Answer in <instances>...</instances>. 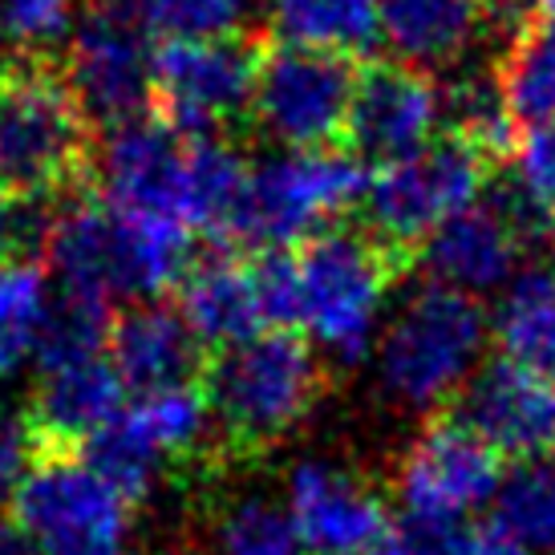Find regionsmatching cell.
<instances>
[{
  "mask_svg": "<svg viewBox=\"0 0 555 555\" xmlns=\"http://www.w3.org/2000/svg\"><path fill=\"white\" fill-rule=\"evenodd\" d=\"M98 126L53 53L13 49L0 62V186L21 203L93 191Z\"/></svg>",
  "mask_w": 555,
  "mask_h": 555,
  "instance_id": "6da1fadb",
  "label": "cell"
},
{
  "mask_svg": "<svg viewBox=\"0 0 555 555\" xmlns=\"http://www.w3.org/2000/svg\"><path fill=\"white\" fill-rule=\"evenodd\" d=\"M524 219L515 216L503 199L475 203L459 216H450L426 240L422 260H426L438 284L478 296L511 280L519 251H524Z\"/></svg>",
  "mask_w": 555,
  "mask_h": 555,
  "instance_id": "ac0fdd59",
  "label": "cell"
},
{
  "mask_svg": "<svg viewBox=\"0 0 555 555\" xmlns=\"http://www.w3.org/2000/svg\"><path fill=\"white\" fill-rule=\"evenodd\" d=\"M122 410L126 386L109 365V357L41 373L25 405L33 459L37 454H86V447L109 422H118Z\"/></svg>",
  "mask_w": 555,
  "mask_h": 555,
  "instance_id": "9a60e30c",
  "label": "cell"
},
{
  "mask_svg": "<svg viewBox=\"0 0 555 555\" xmlns=\"http://www.w3.org/2000/svg\"><path fill=\"white\" fill-rule=\"evenodd\" d=\"M46 223H49V216L41 207L13 199V195L0 186V260H9V256H37L33 244L41 247Z\"/></svg>",
  "mask_w": 555,
  "mask_h": 555,
  "instance_id": "836d02e7",
  "label": "cell"
},
{
  "mask_svg": "<svg viewBox=\"0 0 555 555\" xmlns=\"http://www.w3.org/2000/svg\"><path fill=\"white\" fill-rule=\"evenodd\" d=\"M370 175L349 151H296L247 170L223 244L247 256L296 251L312 235L337 228L333 219L361 207Z\"/></svg>",
  "mask_w": 555,
  "mask_h": 555,
  "instance_id": "3957f363",
  "label": "cell"
},
{
  "mask_svg": "<svg viewBox=\"0 0 555 555\" xmlns=\"http://www.w3.org/2000/svg\"><path fill=\"white\" fill-rule=\"evenodd\" d=\"M49 317V280L41 256L0 260V377H13L29 357Z\"/></svg>",
  "mask_w": 555,
  "mask_h": 555,
  "instance_id": "484cf974",
  "label": "cell"
},
{
  "mask_svg": "<svg viewBox=\"0 0 555 555\" xmlns=\"http://www.w3.org/2000/svg\"><path fill=\"white\" fill-rule=\"evenodd\" d=\"M491 170L494 163L475 146L442 134L410 158L377 167L361 199V232L386 247L401 268H410L450 216L475 207Z\"/></svg>",
  "mask_w": 555,
  "mask_h": 555,
  "instance_id": "5b68a950",
  "label": "cell"
},
{
  "mask_svg": "<svg viewBox=\"0 0 555 555\" xmlns=\"http://www.w3.org/2000/svg\"><path fill=\"white\" fill-rule=\"evenodd\" d=\"M0 555H33L29 540L13 527V519H0Z\"/></svg>",
  "mask_w": 555,
  "mask_h": 555,
  "instance_id": "f35d334b",
  "label": "cell"
},
{
  "mask_svg": "<svg viewBox=\"0 0 555 555\" xmlns=\"http://www.w3.org/2000/svg\"><path fill=\"white\" fill-rule=\"evenodd\" d=\"M442 122V93L426 69L398 57H365L357 65L353 102L345 122V151L353 158L389 167L430 146Z\"/></svg>",
  "mask_w": 555,
  "mask_h": 555,
  "instance_id": "7c38bea8",
  "label": "cell"
},
{
  "mask_svg": "<svg viewBox=\"0 0 555 555\" xmlns=\"http://www.w3.org/2000/svg\"><path fill=\"white\" fill-rule=\"evenodd\" d=\"M272 37L357 57L377 37V0H268Z\"/></svg>",
  "mask_w": 555,
  "mask_h": 555,
  "instance_id": "603a6c76",
  "label": "cell"
},
{
  "mask_svg": "<svg viewBox=\"0 0 555 555\" xmlns=\"http://www.w3.org/2000/svg\"><path fill=\"white\" fill-rule=\"evenodd\" d=\"M524 228L555 219V126H527L511 151V195H503Z\"/></svg>",
  "mask_w": 555,
  "mask_h": 555,
  "instance_id": "f546056e",
  "label": "cell"
},
{
  "mask_svg": "<svg viewBox=\"0 0 555 555\" xmlns=\"http://www.w3.org/2000/svg\"><path fill=\"white\" fill-rule=\"evenodd\" d=\"M552 260H555V232H552Z\"/></svg>",
  "mask_w": 555,
  "mask_h": 555,
  "instance_id": "60d3db41",
  "label": "cell"
},
{
  "mask_svg": "<svg viewBox=\"0 0 555 555\" xmlns=\"http://www.w3.org/2000/svg\"><path fill=\"white\" fill-rule=\"evenodd\" d=\"M450 555H535L527 543H519L503 524H475L454 531V552Z\"/></svg>",
  "mask_w": 555,
  "mask_h": 555,
  "instance_id": "74e56055",
  "label": "cell"
},
{
  "mask_svg": "<svg viewBox=\"0 0 555 555\" xmlns=\"http://www.w3.org/2000/svg\"><path fill=\"white\" fill-rule=\"evenodd\" d=\"M247 170L251 167L228 139H191L183 195V223L191 232L199 228V232L223 240L235 203L244 195Z\"/></svg>",
  "mask_w": 555,
  "mask_h": 555,
  "instance_id": "cb8c5ba5",
  "label": "cell"
},
{
  "mask_svg": "<svg viewBox=\"0 0 555 555\" xmlns=\"http://www.w3.org/2000/svg\"><path fill=\"white\" fill-rule=\"evenodd\" d=\"M377 33L398 62L442 69L487 37V0H377Z\"/></svg>",
  "mask_w": 555,
  "mask_h": 555,
  "instance_id": "ffe728a7",
  "label": "cell"
},
{
  "mask_svg": "<svg viewBox=\"0 0 555 555\" xmlns=\"http://www.w3.org/2000/svg\"><path fill=\"white\" fill-rule=\"evenodd\" d=\"M293 256L300 280V328L349 361L361 357L370 349L389 288L405 268L361 228L340 223L312 235Z\"/></svg>",
  "mask_w": 555,
  "mask_h": 555,
  "instance_id": "52a82bcc",
  "label": "cell"
},
{
  "mask_svg": "<svg viewBox=\"0 0 555 555\" xmlns=\"http://www.w3.org/2000/svg\"><path fill=\"white\" fill-rule=\"evenodd\" d=\"M223 555H305L293 519L268 499H244L219 527Z\"/></svg>",
  "mask_w": 555,
  "mask_h": 555,
  "instance_id": "4dcf8cb0",
  "label": "cell"
},
{
  "mask_svg": "<svg viewBox=\"0 0 555 555\" xmlns=\"http://www.w3.org/2000/svg\"><path fill=\"white\" fill-rule=\"evenodd\" d=\"M9 515L33 555H126L130 503L81 454H37Z\"/></svg>",
  "mask_w": 555,
  "mask_h": 555,
  "instance_id": "ba28073f",
  "label": "cell"
},
{
  "mask_svg": "<svg viewBox=\"0 0 555 555\" xmlns=\"http://www.w3.org/2000/svg\"><path fill=\"white\" fill-rule=\"evenodd\" d=\"M175 296H179L183 321L191 324V333L203 340L207 353L268 333L260 296H256V276H251V256L216 251V256L191 260Z\"/></svg>",
  "mask_w": 555,
  "mask_h": 555,
  "instance_id": "d6986e66",
  "label": "cell"
},
{
  "mask_svg": "<svg viewBox=\"0 0 555 555\" xmlns=\"http://www.w3.org/2000/svg\"><path fill=\"white\" fill-rule=\"evenodd\" d=\"M155 49L151 21L130 0H86L62 65L93 126L109 130L151 114Z\"/></svg>",
  "mask_w": 555,
  "mask_h": 555,
  "instance_id": "9c48e42d",
  "label": "cell"
},
{
  "mask_svg": "<svg viewBox=\"0 0 555 555\" xmlns=\"http://www.w3.org/2000/svg\"><path fill=\"white\" fill-rule=\"evenodd\" d=\"M186 151H191V139H183L175 126H167L155 114L109 126L106 139H98L93 191L114 211L163 216L183 223Z\"/></svg>",
  "mask_w": 555,
  "mask_h": 555,
  "instance_id": "4fadbf2b",
  "label": "cell"
},
{
  "mask_svg": "<svg viewBox=\"0 0 555 555\" xmlns=\"http://www.w3.org/2000/svg\"><path fill=\"white\" fill-rule=\"evenodd\" d=\"M247 0H142L146 21L167 37H223L244 29Z\"/></svg>",
  "mask_w": 555,
  "mask_h": 555,
  "instance_id": "d6a6232c",
  "label": "cell"
},
{
  "mask_svg": "<svg viewBox=\"0 0 555 555\" xmlns=\"http://www.w3.org/2000/svg\"><path fill=\"white\" fill-rule=\"evenodd\" d=\"M357 57L268 41L251 122L293 151H345Z\"/></svg>",
  "mask_w": 555,
  "mask_h": 555,
  "instance_id": "30bf717a",
  "label": "cell"
},
{
  "mask_svg": "<svg viewBox=\"0 0 555 555\" xmlns=\"http://www.w3.org/2000/svg\"><path fill=\"white\" fill-rule=\"evenodd\" d=\"M442 414L463 422L507 463H531L555 454V389L543 377L515 370L507 361H491L459 389Z\"/></svg>",
  "mask_w": 555,
  "mask_h": 555,
  "instance_id": "5bb4252c",
  "label": "cell"
},
{
  "mask_svg": "<svg viewBox=\"0 0 555 555\" xmlns=\"http://www.w3.org/2000/svg\"><path fill=\"white\" fill-rule=\"evenodd\" d=\"M438 93H442V122H447L450 139H463L494 167L503 158H511L519 126H515L507 102H503L499 74H482V69L463 74Z\"/></svg>",
  "mask_w": 555,
  "mask_h": 555,
  "instance_id": "d4e9b609",
  "label": "cell"
},
{
  "mask_svg": "<svg viewBox=\"0 0 555 555\" xmlns=\"http://www.w3.org/2000/svg\"><path fill=\"white\" fill-rule=\"evenodd\" d=\"M494 74L515 126H555V29L540 25L519 37Z\"/></svg>",
  "mask_w": 555,
  "mask_h": 555,
  "instance_id": "83f0119b",
  "label": "cell"
},
{
  "mask_svg": "<svg viewBox=\"0 0 555 555\" xmlns=\"http://www.w3.org/2000/svg\"><path fill=\"white\" fill-rule=\"evenodd\" d=\"M78 0H0V37L13 49L49 53V46L74 29Z\"/></svg>",
  "mask_w": 555,
  "mask_h": 555,
  "instance_id": "1f68e13d",
  "label": "cell"
},
{
  "mask_svg": "<svg viewBox=\"0 0 555 555\" xmlns=\"http://www.w3.org/2000/svg\"><path fill=\"white\" fill-rule=\"evenodd\" d=\"M503 459L450 414H434L398 466V499L405 519L454 527L499 499Z\"/></svg>",
  "mask_w": 555,
  "mask_h": 555,
  "instance_id": "8fae6325",
  "label": "cell"
},
{
  "mask_svg": "<svg viewBox=\"0 0 555 555\" xmlns=\"http://www.w3.org/2000/svg\"><path fill=\"white\" fill-rule=\"evenodd\" d=\"M288 519L305 555H361L389 531L382 494L324 463L300 466L293 475Z\"/></svg>",
  "mask_w": 555,
  "mask_h": 555,
  "instance_id": "2e32d148",
  "label": "cell"
},
{
  "mask_svg": "<svg viewBox=\"0 0 555 555\" xmlns=\"http://www.w3.org/2000/svg\"><path fill=\"white\" fill-rule=\"evenodd\" d=\"M487 345V312L478 296L430 280L401 300L382 333L377 365L382 382L414 410H447L459 389L475 377L478 353Z\"/></svg>",
  "mask_w": 555,
  "mask_h": 555,
  "instance_id": "277c9868",
  "label": "cell"
},
{
  "mask_svg": "<svg viewBox=\"0 0 555 555\" xmlns=\"http://www.w3.org/2000/svg\"><path fill=\"white\" fill-rule=\"evenodd\" d=\"M33 463L29 430H25V414H16L13 405L0 401V503H9L16 482L25 478Z\"/></svg>",
  "mask_w": 555,
  "mask_h": 555,
  "instance_id": "d590c367",
  "label": "cell"
},
{
  "mask_svg": "<svg viewBox=\"0 0 555 555\" xmlns=\"http://www.w3.org/2000/svg\"><path fill=\"white\" fill-rule=\"evenodd\" d=\"M454 531L459 527H426L405 519V524H389L386 535L361 555H450L454 552Z\"/></svg>",
  "mask_w": 555,
  "mask_h": 555,
  "instance_id": "e575fe53",
  "label": "cell"
},
{
  "mask_svg": "<svg viewBox=\"0 0 555 555\" xmlns=\"http://www.w3.org/2000/svg\"><path fill=\"white\" fill-rule=\"evenodd\" d=\"M543 25V0H487V33L511 49L519 37Z\"/></svg>",
  "mask_w": 555,
  "mask_h": 555,
  "instance_id": "8d00e7d4",
  "label": "cell"
},
{
  "mask_svg": "<svg viewBox=\"0 0 555 555\" xmlns=\"http://www.w3.org/2000/svg\"><path fill=\"white\" fill-rule=\"evenodd\" d=\"M199 386L211 405L219 454L256 459L280 447L317 410L324 365L305 333L268 328L207 357Z\"/></svg>",
  "mask_w": 555,
  "mask_h": 555,
  "instance_id": "7a4b0ae2",
  "label": "cell"
},
{
  "mask_svg": "<svg viewBox=\"0 0 555 555\" xmlns=\"http://www.w3.org/2000/svg\"><path fill=\"white\" fill-rule=\"evenodd\" d=\"M272 33L235 29L223 37H167L155 49L151 114L183 139H228L251 122L256 81Z\"/></svg>",
  "mask_w": 555,
  "mask_h": 555,
  "instance_id": "8992f818",
  "label": "cell"
},
{
  "mask_svg": "<svg viewBox=\"0 0 555 555\" xmlns=\"http://www.w3.org/2000/svg\"><path fill=\"white\" fill-rule=\"evenodd\" d=\"M543 25L555 29V0H543Z\"/></svg>",
  "mask_w": 555,
  "mask_h": 555,
  "instance_id": "ab89813d",
  "label": "cell"
},
{
  "mask_svg": "<svg viewBox=\"0 0 555 555\" xmlns=\"http://www.w3.org/2000/svg\"><path fill=\"white\" fill-rule=\"evenodd\" d=\"M106 357L122 377L126 393H158V389L195 386L207 370V349L183 321L179 305L142 300L114 312Z\"/></svg>",
  "mask_w": 555,
  "mask_h": 555,
  "instance_id": "e0dca14e",
  "label": "cell"
},
{
  "mask_svg": "<svg viewBox=\"0 0 555 555\" xmlns=\"http://www.w3.org/2000/svg\"><path fill=\"white\" fill-rule=\"evenodd\" d=\"M494 511V524L531 552H555V454L515 466L499 487Z\"/></svg>",
  "mask_w": 555,
  "mask_h": 555,
  "instance_id": "f1b7e54d",
  "label": "cell"
},
{
  "mask_svg": "<svg viewBox=\"0 0 555 555\" xmlns=\"http://www.w3.org/2000/svg\"><path fill=\"white\" fill-rule=\"evenodd\" d=\"M109 296L86 293V288H62L57 300H49V317L37 340V365L41 373L65 370V365H86L106 357L109 345Z\"/></svg>",
  "mask_w": 555,
  "mask_h": 555,
  "instance_id": "4316f807",
  "label": "cell"
},
{
  "mask_svg": "<svg viewBox=\"0 0 555 555\" xmlns=\"http://www.w3.org/2000/svg\"><path fill=\"white\" fill-rule=\"evenodd\" d=\"M122 426L142 447L167 466L195 463V454L216 450V426L203 386H175L158 393H142L130 410H122Z\"/></svg>",
  "mask_w": 555,
  "mask_h": 555,
  "instance_id": "44dd1931",
  "label": "cell"
},
{
  "mask_svg": "<svg viewBox=\"0 0 555 555\" xmlns=\"http://www.w3.org/2000/svg\"><path fill=\"white\" fill-rule=\"evenodd\" d=\"M494 345L499 361L515 370L555 382V276L527 272L511 280L499 309H494Z\"/></svg>",
  "mask_w": 555,
  "mask_h": 555,
  "instance_id": "7402d4cb",
  "label": "cell"
}]
</instances>
